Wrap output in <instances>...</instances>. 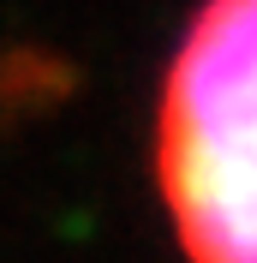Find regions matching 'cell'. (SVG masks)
Wrapping results in <instances>:
<instances>
[{"instance_id": "6da1fadb", "label": "cell", "mask_w": 257, "mask_h": 263, "mask_svg": "<svg viewBox=\"0 0 257 263\" xmlns=\"http://www.w3.org/2000/svg\"><path fill=\"white\" fill-rule=\"evenodd\" d=\"M156 185L192 263H257V0H204L156 102Z\"/></svg>"}]
</instances>
